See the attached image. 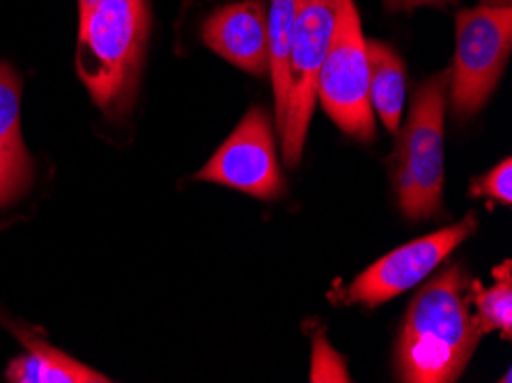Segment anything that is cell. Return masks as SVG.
Listing matches in <instances>:
<instances>
[{
  "instance_id": "ba28073f",
  "label": "cell",
  "mask_w": 512,
  "mask_h": 383,
  "mask_svg": "<svg viewBox=\"0 0 512 383\" xmlns=\"http://www.w3.org/2000/svg\"><path fill=\"white\" fill-rule=\"evenodd\" d=\"M476 225V216L471 214L453 228H444L395 248L393 253L384 255L347 287L345 301L375 308L423 283L464 239L476 232Z\"/></svg>"
},
{
  "instance_id": "3957f363",
  "label": "cell",
  "mask_w": 512,
  "mask_h": 383,
  "mask_svg": "<svg viewBox=\"0 0 512 383\" xmlns=\"http://www.w3.org/2000/svg\"><path fill=\"white\" fill-rule=\"evenodd\" d=\"M451 69L434 74L414 92L407 127L395 156V189L411 221L441 214L444 195V115Z\"/></svg>"
},
{
  "instance_id": "52a82bcc",
  "label": "cell",
  "mask_w": 512,
  "mask_h": 383,
  "mask_svg": "<svg viewBox=\"0 0 512 383\" xmlns=\"http://www.w3.org/2000/svg\"><path fill=\"white\" fill-rule=\"evenodd\" d=\"M200 182L230 186L260 200L281 198L285 179L278 163L274 127L265 108H251L230 138L198 170Z\"/></svg>"
},
{
  "instance_id": "9a60e30c",
  "label": "cell",
  "mask_w": 512,
  "mask_h": 383,
  "mask_svg": "<svg viewBox=\"0 0 512 383\" xmlns=\"http://www.w3.org/2000/svg\"><path fill=\"white\" fill-rule=\"evenodd\" d=\"M512 161L503 159L499 166H494L490 173L483 177H476L471 182V195L473 198H490L494 202H501V205L510 207L512 202Z\"/></svg>"
},
{
  "instance_id": "9c48e42d",
  "label": "cell",
  "mask_w": 512,
  "mask_h": 383,
  "mask_svg": "<svg viewBox=\"0 0 512 383\" xmlns=\"http://www.w3.org/2000/svg\"><path fill=\"white\" fill-rule=\"evenodd\" d=\"M203 39L216 56L253 76L269 72L267 7L262 0L232 3L209 14Z\"/></svg>"
},
{
  "instance_id": "2e32d148",
  "label": "cell",
  "mask_w": 512,
  "mask_h": 383,
  "mask_svg": "<svg viewBox=\"0 0 512 383\" xmlns=\"http://www.w3.org/2000/svg\"><path fill=\"white\" fill-rule=\"evenodd\" d=\"M310 381H349V372L333 347L322 335L313 340V370Z\"/></svg>"
},
{
  "instance_id": "4fadbf2b",
  "label": "cell",
  "mask_w": 512,
  "mask_h": 383,
  "mask_svg": "<svg viewBox=\"0 0 512 383\" xmlns=\"http://www.w3.org/2000/svg\"><path fill=\"white\" fill-rule=\"evenodd\" d=\"M294 12L297 0H271L267 10V42H269V74L274 83L278 131H281L290 99V56L294 39Z\"/></svg>"
},
{
  "instance_id": "6da1fadb",
  "label": "cell",
  "mask_w": 512,
  "mask_h": 383,
  "mask_svg": "<svg viewBox=\"0 0 512 383\" xmlns=\"http://www.w3.org/2000/svg\"><path fill=\"white\" fill-rule=\"evenodd\" d=\"M467 292L469 276L457 264L416 294L395 345L400 381L451 383L462 377L483 338L471 317Z\"/></svg>"
},
{
  "instance_id": "5bb4252c",
  "label": "cell",
  "mask_w": 512,
  "mask_h": 383,
  "mask_svg": "<svg viewBox=\"0 0 512 383\" xmlns=\"http://www.w3.org/2000/svg\"><path fill=\"white\" fill-rule=\"evenodd\" d=\"M496 283L490 289H480L473 285V301L478 308V328L480 333L499 331L503 340L512 335V280H510V262H503L494 269Z\"/></svg>"
},
{
  "instance_id": "7a4b0ae2",
  "label": "cell",
  "mask_w": 512,
  "mask_h": 383,
  "mask_svg": "<svg viewBox=\"0 0 512 383\" xmlns=\"http://www.w3.org/2000/svg\"><path fill=\"white\" fill-rule=\"evenodd\" d=\"M76 74L108 117L134 108L150 35L147 0H95L81 7Z\"/></svg>"
},
{
  "instance_id": "277c9868",
  "label": "cell",
  "mask_w": 512,
  "mask_h": 383,
  "mask_svg": "<svg viewBox=\"0 0 512 383\" xmlns=\"http://www.w3.org/2000/svg\"><path fill=\"white\" fill-rule=\"evenodd\" d=\"M317 99L345 134L366 143L375 138L368 49L354 0H340L336 33L317 76Z\"/></svg>"
},
{
  "instance_id": "30bf717a",
  "label": "cell",
  "mask_w": 512,
  "mask_h": 383,
  "mask_svg": "<svg viewBox=\"0 0 512 383\" xmlns=\"http://www.w3.org/2000/svg\"><path fill=\"white\" fill-rule=\"evenodd\" d=\"M21 90L17 69L0 62V209L19 202L35 177L33 156L21 136Z\"/></svg>"
},
{
  "instance_id": "5b68a950",
  "label": "cell",
  "mask_w": 512,
  "mask_h": 383,
  "mask_svg": "<svg viewBox=\"0 0 512 383\" xmlns=\"http://www.w3.org/2000/svg\"><path fill=\"white\" fill-rule=\"evenodd\" d=\"M512 46L510 7H473L457 14L455 62L448 78L453 111L471 117L499 83Z\"/></svg>"
},
{
  "instance_id": "e0dca14e",
  "label": "cell",
  "mask_w": 512,
  "mask_h": 383,
  "mask_svg": "<svg viewBox=\"0 0 512 383\" xmlns=\"http://www.w3.org/2000/svg\"><path fill=\"white\" fill-rule=\"evenodd\" d=\"M446 3H453V0H384V5L389 7L391 12L414 10L418 5H446Z\"/></svg>"
},
{
  "instance_id": "8fae6325",
  "label": "cell",
  "mask_w": 512,
  "mask_h": 383,
  "mask_svg": "<svg viewBox=\"0 0 512 383\" xmlns=\"http://www.w3.org/2000/svg\"><path fill=\"white\" fill-rule=\"evenodd\" d=\"M17 335L26 347V354L12 358L7 365L5 379L12 383H106L111 381L104 374L90 370L88 365L76 361V358L62 354L60 349L49 345L37 333L17 324H5Z\"/></svg>"
},
{
  "instance_id": "7c38bea8",
  "label": "cell",
  "mask_w": 512,
  "mask_h": 383,
  "mask_svg": "<svg viewBox=\"0 0 512 383\" xmlns=\"http://www.w3.org/2000/svg\"><path fill=\"white\" fill-rule=\"evenodd\" d=\"M370 65V104L389 131H398L407 95L405 62L389 44L366 42Z\"/></svg>"
},
{
  "instance_id": "8992f818",
  "label": "cell",
  "mask_w": 512,
  "mask_h": 383,
  "mask_svg": "<svg viewBox=\"0 0 512 383\" xmlns=\"http://www.w3.org/2000/svg\"><path fill=\"white\" fill-rule=\"evenodd\" d=\"M338 10L340 0H297L290 56V99L285 122L278 131L287 166H297L304 152L310 117L315 111L317 76L336 33Z\"/></svg>"
},
{
  "instance_id": "d6986e66",
  "label": "cell",
  "mask_w": 512,
  "mask_h": 383,
  "mask_svg": "<svg viewBox=\"0 0 512 383\" xmlns=\"http://www.w3.org/2000/svg\"><path fill=\"white\" fill-rule=\"evenodd\" d=\"M92 3H95V0H79V10H81V7H88V5H92Z\"/></svg>"
},
{
  "instance_id": "ac0fdd59",
  "label": "cell",
  "mask_w": 512,
  "mask_h": 383,
  "mask_svg": "<svg viewBox=\"0 0 512 383\" xmlns=\"http://www.w3.org/2000/svg\"><path fill=\"white\" fill-rule=\"evenodd\" d=\"M487 7H510V0H480Z\"/></svg>"
}]
</instances>
